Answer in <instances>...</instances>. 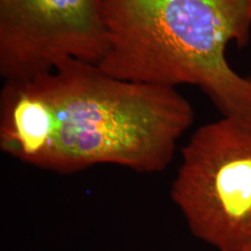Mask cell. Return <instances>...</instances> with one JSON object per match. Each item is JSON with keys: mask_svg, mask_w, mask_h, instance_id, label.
<instances>
[{"mask_svg": "<svg viewBox=\"0 0 251 251\" xmlns=\"http://www.w3.org/2000/svg\"><path fill=\"white\" fill-rule=\"evenodd\" d=\"M54 115L36 77L4 81L0 92V149L36 167L51 143Z\"/></svg>", "mask_w": 251, "mask_h": 251, "instance_id": "cell-5", "label": "cell"}, {"mask_svg": "<svg viewBox=\"0 0 251 251\" xmlns=\"http://www.w3.org/2000/svg\"><path fill=\"white\" fill-rule=\"evenodd\" d=\"M106 50L96 64L122 80L198 87L223 117L251 125V75L225 51L251 39V0H100Z\"/></svg>", "mask_w": 251, "mask_h": 251, "instance_id": "cell-1", "label": "cell"}, {"mask_svg": "<svg viewBox=\"0 0 251 251\" xmlns=\"http://www.w3.org/2000/svg\"></svg>", "mask_w": 251, "mask_h": 251, "instance_id": "cell-7", "label": "cell"}, {"mask_svg": "<svg viewBox=\"0 0 251 251\" xmlns=\"http://www.w3.org/2000/svg\"><path fill=\"white\" fill-rule=\"evenodd\" d=\"M36 78L54 115L51 143L36 166L42 170L70 174L115 165L161 173L195 121L175 88L118 79L76 59Z\"/></svg>", "mask_w": 251, "mask_h": 251, "instance_id": "cell-2", "label": "cell"}, {"mask_svg": "<svg viewBox=\"0 0 251 251\" xmlns=\"http://www.w3.org/2000/svg\"><path fill=\"white\" fill-rule=\"evenodd\" d=\"M171 198L189 231L218 251L251 246V125L201 126L180 151Z\"/></svg>", "mask_w": 251, "mask_h": 251, "instance_id": "cell-3", "label": "cell"}, {"mask_svg": "<svg viewBox=\"0 0 251 251\" xmlns=\"http://www.w3.org/2000/svg\"><path fill=\"white\" fill-rule=\"evenodd\" d=\"M245 251H251V246L250 247V248H249V249H247V250H246Z\"/></svg>", "mask_w": 251, "mask_h": 251, "instance_id": "cell-6", "label": "cell"}, {"mask_svg": "<svg viewBox=\"0 0 251 251\" xmlns=\"http://www.w3.org/2000/svg\"><path fill=\"white\" fill-rule=\"evenodd\" d=\"M106 50L100 0H0V75L27 80L67 58L98 64Z\"/></svg>", "mask_w": 251, "mask_h": 251, "instance_id": "cell-4", "label": "cell"}]
</instances>
